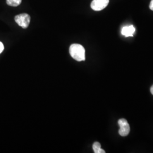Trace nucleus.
I'll return each instance as SVG.
<instances>
[{
  "mask_svg": "<svg viewBox=\"0 0 153 153\" xmlns=\"http://www.w3.org/2000/svg\"><path fill=\"white\" fill-rule=\"evenodd\" d=\"M31 18L27 13H22L15 16V21L23 28H27L30 25Z\"/></svg>",
  "mask_w": 153,
  "mask_h": 153,
  "instance_id": "2",
  "label": "nucleus"
},
{
  "mask_svg": "<svg viewBox=\"0 0 153 153\" xmlns=\"http://www.w3.org/2000/svg\"><path fill=\"white\" fill-rule=\"evenodd\" d=\"M150 91H151V93L153 95V85L151 87V88H150Z\"/></svg>",
  "mask_w": 153,
  "mask_h": 153,
  "instance_id": "10",
  "label": "nucleus"
},
{
  "mask_svg": "<svg viewBox=\"0 0 153 153\" xmlns=\"http://www.w3.org/2000/svg\"><path fill=\"white\" fill-rule=\"evenodd\" d=\"M150 9L153 11V0L151 1V2L150 4Z\"/></svg>",
  "mask_w": 153,
  "mask_h": 153,
  "instance_id": "9",
  "label": "nucleus"
},
{
  "mask_svg": "<svg viewBox=\"0 0 153 153\" xmlns=\"http://www.w3.org/2000/svg\"><path fill=\"white\" fill-rule=\"evenodd\" d=\"M4 49V44H3V43H2V42H0V53H1L3 52Z\"/></svg>",
  "mask_w": 153,
  "mask_h": 153,
  "instance_id": "8",
  "label": "nucleus"
},
{
  "mask_svg": "<svg viewBox=\"0 0 153 153\" xmlns=\"http://www.w3.org/2000/svg\"><path fill=\"white\" fill-rule=\"evenodd\" d=\"M118 124L120 126V129L119 131V134L123 137L126 136L130 131V126L128 121L124 119H121L118 121Z\"/></svg>",
  "mask_w": 153,
  "mask_h": 153,
  "instance_id": "3",
  "label": "nucleus"
},
{
  "mask_svg": "<svg viewBox=\"0 0 153 153\" xmlns=\"http://www.w3.org/2000/svg\"><path fill=\"white\" fill-rule=\"evenodd\" d=\"M93 149L95 153H105V152L103 149H101L100 143L98 142L94 143L93 145Z\"/></svg>",
  "mask_w": 153,
  "mask_h": 153,
  "instance_id": "6",
  "label": "nucleus"
},
{
  "mask_svg": "<svg viewBox=\"0 0 153 153\" xmlns=\"http://www.w3.org/2000/svg\"><path fill=\"white\" fill-rule=\"evenodd\" d=\"M109 3V0H93L91 7L95 11H100L105 8Z\"/></svg>",
  "mask_w": 153,
  "mask_h": 153,
  "instance_id": "4",
  "label": "nucleus"
},
{
  "mask_svg": "<svg viewBox=\"0 0 153 153\" xmlns=\"http://www.w3.org/2000/svg\"><path fill=\"white\" fill-rule=\"evenodd\" d=\"M70 55L75 60H85V49L81 44H71L69 48Z\"/></svg>",
  "mask_w": 153,
  "mask_h": 153,
  "instance_id": "1",
  "label": "nucleus"
},
{
  "mask_svg": "<svg viewBox=\"0 0 153 153\" xmlns=\"http://www.w3.org/2000/svg\"><path fill=\"white\" fill-rule=\"evenodd\" d=\"M136 31V28L133 26H125L121 30V34L126 37L133 36L134 33Z\"/></svg>",
  "mask_w": 153,
  "mask_h": 153,
  "instance_id": "5",
  "label": "nucleus"
},
{
  "mask_svg": "<svg viewBox=\"0 0 153 153\" xmlns=\"http://www.w3.org/2000/svg\"><path fill=\"white\" fill-rule=\"evenodd\" d=\"M22 2V0H6V3L8 5L11 6H18Z\"/></svg>",
  "mask_w": 153,
  "mask_h": 153,
  "instance_id": "7",
  "label": "nucleus"
}]
</instances>
